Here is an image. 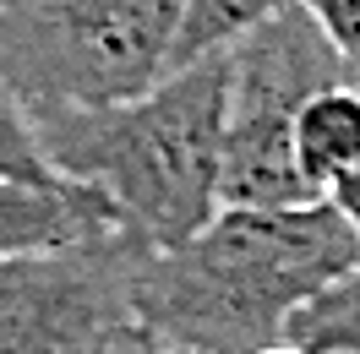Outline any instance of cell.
<instances>
[{
  "mask_svg": "<svg viewBox=\"0 0 360 354\" xmlns=\"http://www.w3.org/2000/svg\"><path fill=\"white\" fill-rule=\"evenodd\" d=\"M110 202L82 180H0V262L27 256V251H55V245L98 240L115 235Z\"/></svg>",
  "mask_w": 360,
  "mask_h": 354,
  "instance_id": "cell-6",
  "label": "cell"
},
{
  "mask_svg": "<svg viewBox=\"0 0 360 354\" xmlns=\"http://www.w3.org/2000/svg\"><path fill=\"white\" fill-rule=\"evenodd\" d=\"M115 354H180V349H169V343H158L153 332H142V327H131L120 343H115Z\"/></svg>",
  "mask_w": 360,
  "mask_h": 354,
  "instance_id": "cell-13",
  "label": "cell"
},
{
  "mask_svg": "<svg viewBox=\"0 0 360 354\" xmlns=\"http://www.w3.org/2000/svg\"><path fill=\"white\" fill-rule=\"evenodd\" d=\"M284 343L306 354H360V262L322 289L311 306L295 310Z\"/></svg>",
  "mask_w": 360,
  "mask_h": 354,
  "instance_id": "cell-9",
  "label": "cell"
},
{
  "mask_svg": "<svg viewBox=\"0 0 360 354\" xmlns=\"http://www.w3.org/2000/svg\"><path fill=\"white\" fill-rule=\"evenodd\" d=\"M290 6H300V0H180V33L169 71L207 60V55H224L235 39H246L251 27H262L268 17L290 11Z\"/></svg>",
  "mask_w": 360,
  "mask_h": 354,
  "instance_id": "cell-8",
  "label": "cell"
},
{
  "mask_svg": "<svg viewBox=\"0 0 360 354\" xmlns=\"http://www.w3.org/2000/svg\"><path fill=\"white\" fill-rule=\"evenodd\" d=\"M180 0H11L0 82L27 114L104 110L169 77Z\"/></svg>",
  "mask_w": 360,
  "mask_h": 354,
  "instance_id": "cell-3",
  "label": "cell"
},
{
  "mask_svg": "<svg viewBox=\"0 0 360 354\" xmlns=\"http://www.w3.org/2000/svg\"><path fill=\"white\" fill-rule=\"evenodd\" d=\"M142 245L131 235L27 251L0 262V354H115L136 327L131 278Z\"/></svg>",
  "mask_w": 360,
  "mask_h": 354,
  "instance_id": "cell-5",
  "label": "cell"
},
{
  "mask_svg": "<svg viewBox=\"0 0 360 354\" xmlns=\"http://www.w3.org/2000/svg\"><path fill=\"white\" fill-rule=\"evenodd\" d=\"M229 55V114L219 158V207H295L322 202L295 169V114L311 93L349 82L306 6H290L235 39Z\"/></svg>",
  "mask_w": 360,
  "mask_h": 354,
  "instance_id": "cell-4",
  "label": "cell"
},
{
  "mask_svg": "<svg viewBox=\"0 0 360 354\" xmlns=\"http://www.w3.org/2000/svg\"><path fill=\"white\" fill-rule=\"evenodd\" d=\"M257 354H306V349H295V343H273V349H257Z\"/></svg>",
  "mask_w": 360,
  "mask_h": 354,
  "instance_id": "cell-14",
  "label": "cell"
},
{
  "mask_svg": "<svg viewBox=\"0 0 360 354\" xmlns=\"http://www.w3.org/2000/svg\"><path fill=\"white\" fill-rule=\"evenodd\" d=\"M300 6L322 27V39L338 55V66L349 71V82H360V0H300Z\"/></svg>",
  "mask_w": 360,
  "mask_h": 354,
  "instance_id": "cell-11",
  "label": "cell"
},
{
  "mask_svg": "<svg viewBox=\"0 0 360 354\" xmlns=\"http://www.w3.org/2000/svg\"><path fill=\"white\" fill-rule=\"evenodd\" d=\"M322 202L355 229V240H360V164H355V169H344V175L328 185V197H322Z\"/></svg>",
  "mask_w": 360,
  "mask_h": 354,
  "instance_id": "cell-12",
  "label": "cell"
},
{
  "mask_svg": "<svg viewBox=\"0 0 360 354\" xmlns=\"http://www.w3.org/2000/svg\"><path fill=\"white\" fill-rule=\"evenodd\" d=\"M295 169L311 197H328L344 169L360 164V82H333L311 93L295 114Z\"/></svg>",
  "mask_w": 360,
  "mask_h": 354,
  "instance_id": "cell-7",
  "label": "cell"
},
{
  "mask_svg": "<svg viewBox=\"0 0 360 354\" xmlns=\"http://www.w3.org/2000/svg\"><path fill=\"white\" fill-rule=\"evenodd\" d=\"M0 180H55L33 131V114L11 98L6 82H0Z\"/></svg>",
  "mask_w": 360,
  "mask_h": 354,
  "instance_id": "cell-10",
  "label": "cell"
},
{
  "mask_svg": "<svg viewBox=\"0 0 360 354\" xmlns=\"http://www.w3.org/2000/svg\"><path fill=\"white\" fill-rule=\"evenodd\" d=\"M229 114V55H207L104 110L33 114L49 169L110 202L142 251L191 240L219 213V158Z\"/></svg>",
  "mask_w": 360,
  "mask_h": 354,
  "instance_id": "cell-2",
  "label": "cell"
},
{
  "mask_svg": "<svg viewBox=\"0 0 360 354\" xmlns=\"http://www.w3.org/2000/svg\"><path fill=\"white\" fill-rule=\"evenodd\" d=\"M355 262V229L328 202L219 207L191 240L142 251L131 316L180 354H257Z\"/></svg>",
  "mask_w": 360,
  "mask_h": 354,
  "instance_id": "cell-1",
  "label": "cell"
}]
</instances>
